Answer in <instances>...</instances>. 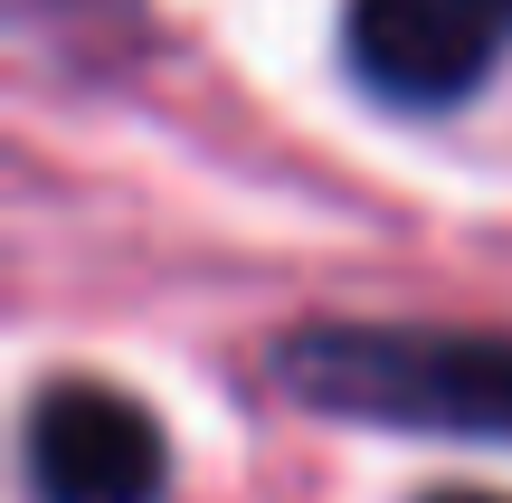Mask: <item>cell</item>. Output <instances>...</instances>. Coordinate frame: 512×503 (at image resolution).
Segmentation results:
<instances>
[{
	"label": "cell",
	"instance_id": "cell-1",
	"mask_svg": "<svg viewBox=\"0 0 512 503\" xmlns=\"http://www.w3.org/2000/svg\"><path fill=\"white\" fill-rule=\"evenodd\" d=\"M275 380L304 409L427 437H512V333L437 323H313L275 342Z\"/></svg>",
	"mask_w": 512,
	"mask_h": 503
},
{
	"label": "cell",
	"instance_id": "cell-3",
	"mask_svg": "<svg viewBox=\"0 0 512 503\" xmlns=\"http://www.w3.org/2000/svg\"><path fill=\"white\" fill-rule=\"evenodd\" d=\"M162 428L114 380H48L29 399V494L38 503H162Z\"/></svg>",
	"mask_w": 512,
	"mask_h": 503
},
{
	"label": "cell",
	"instance_id": "cell-4",
	"mask_svg": "<svg viewBox=\"0 0 512 503\" xmlns=\"http://www.w3.org/2000/svg\"><path fill=\"white\" fill-rule=\"evenodd\" d=\"M427 503H512V494H475V485H456V494H427Z\"/></svg>",
	"mask_w": 512,
	"mask_h": 503
},
{
	"label": "cell",
	"instance_id": "cell-2",
	"mask_svg": "<svg viewBox=\"0 0 512 503\" xmlns=\"http://www.w3.org/2000/svg\"><path fill=\"white\" fill-rule=\"evenodd\" d=\"M512 0H351L342 57L389 105H456L494 76Z\"/></svg>",
	"mask_w": 512,
	"mask_h": 503
}]
</instances>
